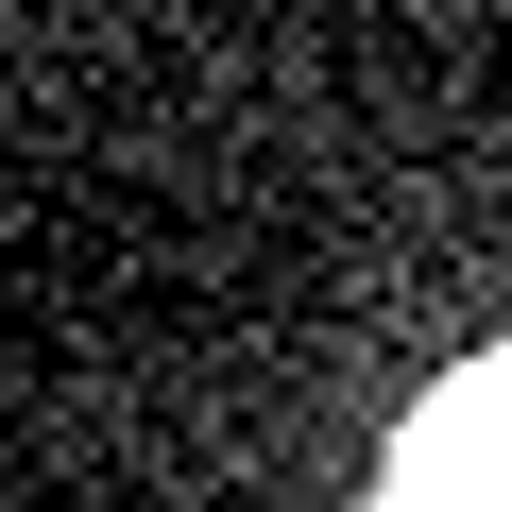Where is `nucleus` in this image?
Returning a JSON list of instances; mask_svg holds the SVG:
<instances>
[{
	"label": "nucleus",
	"instance_id": "obj_1",
	"mask_svg": "<svg viewBox=\"0 0 512 512\" xmlns=\"http://www.w3.org/2000/svg\"><path fill=\"white\" fill-rule=\"evenodd\" d=\"M393 512H512V359H478V376H461V393L410 427Z\"/></svg>",
	"mask_w": 512,
	"mask_h": 512
}]
</instances>
